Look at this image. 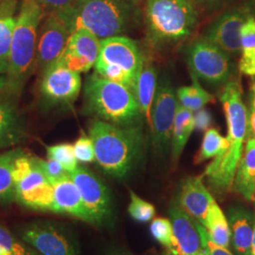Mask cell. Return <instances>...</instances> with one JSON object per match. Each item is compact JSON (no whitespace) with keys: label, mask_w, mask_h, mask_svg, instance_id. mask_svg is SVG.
<instances>
[{"label":"cell","mask_w":255,"mask_h":255,"mask_svg":"<svg viewBox=\"0 0 255 255\" xmlns=\"http://www.w3.org/2000/svg\"><path fill=\"white\" fill-rule=\"evenodd\" d=\"M108 255H131L130 254H128L127 252H124V251H113L111 252Z\"/></svg>","instance_id":"cell-46"},{"label":"cell","mask_w":255,"mask_h":255,"mask_svg":"<svg viewBox=\"0 0 255 255\" xmlns=\"http://www.w3.org/2000/svg\"><path fill=\"white\" fill-rule=\"evenodd\" d=\"M70 30L54 14H48L37 41L36 65L42 73L62 56L70 37Z\"/></svg>","instance_id":"cell-15"},{"label":"cell","mask_w":255,"mask_h":255,"mask_svg":"<svg viewBox=\"0 0 255 255\" xmlns=\"http://www.w3.org/2000/svg\"><path fill=\"white\" fill-rule=\"evenodd\" d=\"M232 189L247 201L255 199V139L247 137L242 157L237 166Z\"/></svg>","instance_id":"cell-21"},{"label":"cell","mask_w":255,"mask_h":255,"mask_svg":"<svg viewBox=\"0 0 255 255\" xmlns=\"http://www.w3.org/2000/svg\"><path fill=\"white\" fill-rule=\"evenodd\" d=\"M6 83H7L6 76L5 75H0V93L5 91Z\"/></svg>","instance_id":"cell-43"},{"label":"cell","mask_w":255,"mask_h":255,"mask_svg":"<svg viewBox=\"0 0 255 255\" xmlns=\"http://www.w3.org/2000/svg\"><path fill=\"white\" fill-rule=\"evenodd\" d=\"M255 255V225H254V237H253V244H252V255Z\"/></svg>","instance_id":"cell-45"},{"label":"cell","mask_w":255,"mask_h":255,"mask_svg":"<svg viewBox=\"0 0 255 255\" xmlns=\"http://www.w3.org/2000/svg\"><path fill=\"white\" fill-rule=\"evenodd\" d=\"M239 71L255 77V17L250 15L241 27V49Z\"/></svg>","instance_id":"cell-27"},{"label":"cell","mask_w":255,"mask_h":255,"mask_svg":"<svg viewBox=\"0 0 255 255\" xmlns=\"http://www.w3.org/2000/svg\"><path fill=\"white\" fill-rule=\"evenodd\" d=\"M203 226L206 229L210 240L213 243L228 249L231 243V229L229 221L215 201L210 205Z\"/></svg>","instance_id":"cell-25"},{"label":"cell","mask_w":255,"mask_h":255,"mask_svg":"<svg viewBox=\"0 0 255 255\" xmlns=\"http://www.w3.org/2000/svg\"><path fill=\"white\" fill-rule=\"evenodd\" d=\"M254 202H255V201H254Z\"/></svg>","instance_id":"cell-49"},{"label":"cell","mask_w":255,"mask_h":255,"mask_svg":"<svg viewBox=\"0 0 255 255\" xmlns=\"http://www.w3.org/2000/svg\"><path fill=\"white\" fill-rule=\"evenodd\" d=\"M47 158L53 159L63 165L64 169L71 173L79 166L78 160L74 151L73 145L68 143H62L46 147Z\"/></svg>","instance_id":"cell-31"},{"label":"cell","mask_w":255,"mask_h":255,"mask_svg":"<svg viewBox=\"0 0 255 255\" xmlns=\"http://www.w3.org/2000/svg\"><path fill=\"white\" fill-rule=\"evenodd\" d=\"M101 40L86 28H77L70 34L59 62L78 73L88 72L98 61Z\"/></svg>","instance_id":"cell-14"},{"label":"cell","mask_w":255,"mask_h":255,"mask_svg":"<svg viewBox=\"0 0 255 255\" xmlns=\"http://www.w3.org/2000/svg\"><path fill=\"white\" fill-rule=\"evenodd\" d=\"M150 233L155 240L169 249L173 241V228L170 219L157 218L152 219L150 224Z\"/></svg>","instance_id":"cell-34"},{"label":"cell","mask_w":255,"mask_h":255,"mask_svg":"<svg viewBox=\"0 0 255 255\" xmlns=\"http://www.w3.org/2000/svg\"><path fill=\"white\" fill-rule=\"evenodd\" d=\"M197 21L198 12L191 0H146V33L153 45L190 36Z\"/></svg>","instance_id":"cell-6"},{"label":"cell","mask_w":255,"mask_h":255,"mask_svg":"<svg viewBox=\"0 0 255 255\" xmlns=\"http://www.w3.org/2000/svg\"><path fill=\"white\" fill-rule=\"evenodd\" d=\"M15 0H0V16L11 15L15 9Z\"/></svg>","instance_id":"cell-41"},{"label":"cell","mask_w":255,"mask_h":255,"mask_svg":"<svg viewBox=\"0 0 255 255\" xmlns=\"http://www.w3.org/2000/svg\"><path fill=\"white\" fill-rule=\"evenodd\" d=\"M192 84L182 86L178 91L177 96L180 104L193 113L204 108L206 104L214 102V97L202 88L198 77L191 71Z\"/></svg>","instance_id":"cell-28"},{"label":"cell","mask_w":255,"mask_h":255,"mask_svg":"<svg viewBox=\"0 0 255 255\" xmlns=\"http://www.w3.org/2000/svg\"><path fill=\"white\" fill-rule=\"evenodd\" d=\"M15 183L14 201L27 209L54 213V188L37 165Z\"/></svg>","instance_id":"cell-12"},{"label":"cell","mask_w":255,"mask_h":255,"mask_svg":"<svg viewBox=\"0 0 255 255\" xmlns=\"http://www.w3.org/2000/svg\"><path fill=\"white\" fill-rule=\"evenodd\" d=\"M74 151L78 162L88 164L96 161L94 144L90 136L82 133L74 143Z\"/></svg>","instance_id":"cell-36"},{"label":"cell","mask_w":255,"mask_h":255,"mask_svg":"<svg viewBox=\"0 0 255 255\" xmlns=\"http://www.w3.org/2000/svg\"><path fill=\"white\" fill-rule=\"evenodd\" d=\"M195 128L194 113L179 103L174 120L171 140V157L173 164L178 163L182 150Z\"/></svg>","instance_id":"cell-24"},{"label":"cell","mask_w":255,"mask_h":255,"mask_svg":"<svg viewBox=\"0 0 255 255\" xmlns=\"http://www.w3.org/2000/svg\"><path fill=\"white\" fill-rule=\"evenodd\" d=\"M220 101L225 113L228 133L227 150L214 158L205 171L210 185L219 192L232 189L237 166L242 157L248 137L249 118L246 105L242 100V90L239 82L230 81L224 85L220 94Z\"/></svg>","instance_id":"cell-1"},{"label":"cell","mask_w":255,"mask_h":255,"mask_svg":"<svg viewBox=\"0 0 255 255\" xmlns=\"http://www.w3.org/2000/svg\"><path fill=\"white\" fill-rule=\"evenodd\" d=\"M70 177L81 193L94 225H106L113 219V204L109 189L101 179L87 168L78 166Z\"/></svg>","instance_id":"cell-10"},{"label":"cell","mask_w":255,"mask_h":255,"mask_svg":"<svg viewBox=\"0 0 255 255\" xmlns=\"http://www.w3.org/2000/svg\"><path fill=\"white\" fill-rule=\"evenodd\" d=\"M16 235L39 255H80L73 235L52 220H38L23 224Z\"/></svg>","instance_id":"cell-8"},{"label":"cell","mask_w":255,"mask_h":255,"mask_svg":"<svg viewBox=\"0 0 255 255\" xmlns=\"http://www.w3.org/2000/svg\"><path fill=\"white\" fill-rule=\"evenodd\" d=\"M191 71L204 82L214 85L226 84L232 71L230 55L206 38L195 41L188 48Z\"/></svg>","instance_id":"cell-9"},{"label":"cell","mask_w":255,"mask_h":255,"mask_svg":"<svg viewBox=\"0 0 255 255\" xmlns=\"http://www.w3.org/2000/svg\"><path fill=\"white\" fill-rule=\"evenodd\" d=\"M27 137L18 110L10 101L0 100V148L16 146Z\"/></svg>","instance_id":"cell-22"},{"label":"cell","mask_w":255,"mask_h":255,"mask_svg":"<svg viewBox=\"0 0 255 255\" xmlns=\"http://www.w3.org/2000/svg\"><path fill=\"white\" fill-rule=\"evenodd\" d=\"M0 255H39L16 234L0 223Z\"/></svg>","instance_id":"cell-30"},{"label":"cell","mask_w":255,"mask_h":255,"mask_svg":"<svg viewBox=\"0 0 255 255\" xmlns=\"http://www.w3.org/2000/svg\"><path fill=\"white\" fill-rule=\"evenodd\" d=\"M129 194L130 202L128 207L129 216L135 221L141 223L148 222L154 219V206L151 203L142 200L134 192L129 191Z\"/></svg>","instance_id":"cell-32"},{"label":"cell","mask_w":255,"mask_h":255,"mask_svg":"<svg viewBox=\"0 0 255 255\" xmlns=\"http://www.w3.org/2000/svg\"><path fill=\"white\" fill-rule=\"evenodd\" d=\"M144 59L132 39L120 35L108 37L101 40L95 73L133 92Z\"/></svg>","instance_id":"cell-7"},{"label":"cell","mask_w":255,"mask_h":255,"mask_svg":"<svg viewBox=\"0 0 255 255\" xmlns=\"http://www.w3.org/2000/svg\"><path fill=\"white\" fill-rule=\"evenodd\" d=\"M156 70L149 61L144 59L137 78L133 94L147 125H151V108L157 90Z\"/></svg>","instance_id":"cell-23"},{"label":"cell","mask_w":255,"mask_h":255,"mask_svg":"<svg viewBox=\"0 0 255 255\" xmlns=\"http://www.w3.org/2000/svg\"><path fill=\"white\" fill-rule=\"evenodd\" d=\"M33 161L40 167L43 173L45 174L46 179L52 185L70 175L64 169L62 164L53 159L47 158V160H43L33 157Z\"/></svg>","instance_id":"cell-35"},{"label":"cell","mask_w":255,"mask_h":255,"mask_svg":"<svg viewBox=\"0 0 255 255\" xmlns=\"http://www.w3.org/2000/svg\"><path fill=\"white\" fill-rule=\"evenodd\" d=\"M25 152L20 149H11L0 153V204L9 205L14 202L15 186L13 181V167L15 160Z\"/></svg>","instance_id":"cell-26"},{"label":"cell","mask_w":255,"mask_h":255,"mask_svg":"<svg viewBox=\"0 0 255 255\" xmlns=\"http://www.w3.org/2000/svg\"><path fill=\"white\" fill-rule=\"evenodd\" d=\"M42 7L43 10H46L48 14L59 15L70 9L76 0H35Z\"/></svg>","instance_id":"cell-37"},{"label":"cell","mask_w":255,"mask_h":255,"mask_svg":"<svg viewBox=\"0 0 255 255\" xmlns=\"http://www.w3.org/2000/svg\"><path fill=\"white\" fill-rule=\"evenodd\" d=\"M179 103L172 86L164 82L157 87L151 108L152 143L158 152H164L171 146L174 120Z\"/></svg>","instance_id":"cell-11"},{"label":"cell","mask_w":255,"mask_h":255,"mask_svg":"<svg viewBox=\"0 0 255 255\" xmlns=\"http://www.w3.org/2000/svg\"><path fill=\"white\" fill-rule=\"evenodd\" d=\"M229 225L232 246L236 255H252L255 215L244 208H231L229 210Z\"/></svg>","instance_id":"cell-20"},{"label":"cell","mask_w":255,"mask_h":255,"mask_svg":"<svg viewBox=\"0 0 255 255\" xmlns=\"http://www.w3.org/2000/svg\"><path fill=\"white\" fill-rule=\"evenodd\" d=\"M228 146L227 138L222 136L217 128H210L204 133L201 149L195 159V163L200 164L206 160L219 157L227 150Z\"/></svg>","instance_id":"cell-29"},{"label":"cell","mask_w":255,"mask_h":255,"mask_svg":"<svg viewBox=\"0 0 255 255\" xmlns=\"http://www.w3.org/2000/svg\"><path fill=\"white\" fill-rule=\"evenodd\" d=\"M196 222H197V221H196ZM197 227H198L200 236H201V244L208 249V251L210 252V255H233V254L229 251L228 249L223 248V247L218 246V245H216L215 243H213V242L210 240L206 229L204 228V226H202L201 223L197 222Z\"/></svg>","instance_id":"cell-38"},{"label":"cell","mask_w":255,"mask_h":255,"mask_svg":"<svg viewBox=\"0 0 255 255\" xmlns=\"http://www.w3.org/2000/svg\"><path fill=\"white\" fill-rule=\"evenodd\" d=\"M14 27L15 18L12 15L0 16V59L9 61Z\"/></svg>","instance_id":"cell-33"},{"label":"cell","mask_w":255,"mask_h":255,"mask_svg":"<svg viewBox=\"0 0 255 255\" xmlns=\"http://www.w3.org/2000/svg\"><path fill=\"white\" fill-rule=\"evenodd\" d=\"M125 1H128V2H129V3H132V4H134V5H137V4H139L142 0H125Z\"/></svg>","instance_id":"cell-47"},{"label":"cell","mask_w":255,"mask_h":255,"mask_svg":"<svg viewBox=\"0 0 255 255\" xmlns=\"http://www.w3.org/2000/svg\"><path fill=\"white\" fill-rule=\"evenodd\" d=\"M44 10L35 0H22L15 17L5 91L18 96L36 65L38 29Z\"/></svg>","instance_id":"cell-4"},{"label":"cell","mask_w":255,"mask_h":255,"mask_svg":"<svg viewBox=\"0 0 255 255\" xmlns=\"http://www.w3.org/2000/svg\"><path fill=\"white\" fill-rule=\"evenodd\" d=\"M86 110L101 120L122 127L137 126L142 113L133 92L97 73L84 85Z\"/></svg>","instance_id":"cell-5"},{"label":"cell","mask_w":255,"mask_h":255,"mask_svg":"<svg viewBox=\"0 0 255 255\" xmlns=\"http://www.w3.org/2000/svg\"><path fill=\"white\" fill-rule=\"evenodd\" d=\"M56 16L71 33L83 27L102 40L135 27L140 12L136 5L125 0H76L70 9Z\"/></svg>","instance_id":"cell-3"},{"label":"cell","mask_w":255,"mask_h":255,"mask_svg":"<svg viewBox=\"0 0 255 255\" xmlns=\"http://www.w3.org/2000/svg\"><path fill=\"white\" fill-rule=\"evenodd\" d=\"M54 213L64 214L94 225V221L86 209L81 193L70 175L53 184Z\"/></svg>","instance_id":"cell-19"},{"label":"cell","mask_w":255,"mask_h":255,"mask_svg":"<svg viewBox=\"0 0 255 255\" xmlns=\"http://www.w3.org/2000/svg\"><path fill=\"white\" fill-rule=\"evenodd\" d=\"M171 255V254H168V255Z\"/></svg>","instance_id":"cell-48"},{"label":"cell","mask_w":255,"mask_h":255,"mask_svg":"<svg viewBox=\"0 0 255 255\" xmlns=\"http://www.w3.org/2000/svg\"><path fill=\"white\" fill-rule=\"evenodd\" d=\"M214 201L203 183L202 177H188L183 180L177 201L182 210L202 226L210 205Z\"/></svg>","instance_id":"cell-18"},{"label":"cell","mask_w":255,"mask_h":255,"mask_svg":"<svg viewBox=\"0 0 255 255\" xmlns=\"http://www.w3.org/2000/svg\"><path fill=\"white\" fill-rule=\"evenodd\" d=\"M82 89L80 73L57 61L43 73L41 94L50 104H69L76 101Z\"/></svg>","instance_id":"cell-13"},{"label":"cell","mask_w":255,"mask_h":255,"mask_svg":"<svg viewBox=\"0 0 255 255\" xmlns=\"http://www.w3.org/2000/svg\"><path fill=\"white\" fill-rule=\"evenodd\" d=\"M9 69V63L6 60L0 59V75H7Z\"/></svg>","instance_id":"cell-42"},{"label":"cell","mask_w":255,"mask_h":255,"mask_svg":"<svg viewBox=\"0 0 255 255\" xmlns=\"http://www.w3.org/2000/svg\"><path fill=\"white\" fill-rule=\"evenodd\" d=\"M169 217L173 228V241L168 249L172 255H197L201 249V240L196 220L181 208L178 201L169 207Z\"/></svg>","instance_id":"cell-17"},{"label":"cell","mask_w":255,"mask_h":255,"mask_svg":"<svg viewBox=\"0 0 255 255\" xmlns=\"http://www.w3.org/2000/svg\"><path fill=\"white\" fill-rule=\"evenodd\" d=\"M250 15L247 8L225 12L210 27L205 38L228 55L240 53L241 27Z\"/></svg>","instance_id":"cell-16"},{"label":"cell","mask_w":255,"mask_h":255,"mask_svg":"<svg viewBox=\"0 0 255 255\" xmlns=\"http://www.w3.org/2000/svg\"><path fill=\"white\" fill-rule=\"evenodd\" d=\"M248 136L254 137L255 139V81L253 82L251 87V109L248 113Z\"/></svg>","instance_id":"cell-39"},{"label":"cell","mask_w":255,"mask_h":255,"mask_svg":"<svg viewBox=\"0 0 255 255\" xmlns=\"http://www.w3.org/2000/svg\"><path fill=\"white\" fill-rule=\"evenodd\" d=\"M201 251L199 252V254L197 255H210V252L208 251V249L206 248L205 246H203L202 244H201Z\"/></svg>","instance_id":"cell-44"},{"label":"cell","mask_w":255,"mask_h":255,"mask_svg":"<svg viewBox=\"0 0 255 255\" xmlns=\"http://www.w3.org/2000/svg\"><path fill=\"white\" fill-rule=\"evenodd\" d=\"M194 119H195V127L201 130L208 128L212 122L209 113L204 108L194 113Z\"/></svg>","instance_id":"cell-40"},{"label":"cell","mask_w":255,"mask_h":255,"mask_svg":"<svg viewBox=\"0 0 255 255\" xmlns=\"http://www.w3.org/2000/svg\"><path fill=\"white\" fill-rule=\"evenodd\" d=\"M89 136L97 163L112 177H126L142 156L144 139L137 126L122 127L96 119L90 123Z\"/></svg>","instance_id":"cell-2"}]
</instances>
